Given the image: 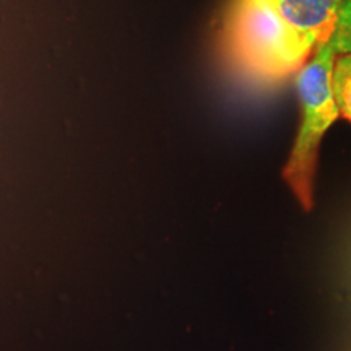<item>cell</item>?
<instances>
[{
	"label": "cell",
	"mask_w": 351,
	"mask_h": 351,
	"mask_svg": "<svg viewBox=\"0 0 351 351\" xmlns=\"http://www.w3.org/2000/svg\"><path fill=\"white\" fill-rule=\"evenodd\" d=\"M223 39L234 67L261 83L298 73L320 44L289 26L269 0H231Z\"/></svg>",
	"instance_id": "6da1fadb"
},
{
	"label": "cell",
	"mask_w": 351,
	"mask_h": 351,
	"mask_svg": "<svg viewBox=\"0 0 351 351\" xmlns=\"http://www.w3.org/2000/svg\"><path fill=\"white\" fill-rule=\"evenodd\" d=\"M335 59L337 52L330 43L319 44L296 77L298 96L301 101V124L283 168V179L307 212L314 207V178L320 142L340 116L332 91V69Z\"/></svg>",
	"instance_id": "7a4b0ae2"
},
{
	"label": "cell",
	"mask_w": 351,
	"mask_h": 351,
	"mask_svg": "<svg viewBox=\"0 0 351 351\" xmlns=\"http://www.w3.org/2000/svg\"><path fill=\"white\" fill-rule=\"evenodd\" d=\"M289 26L322 44L333 32L341 0H269Z\"/></svg>",
	"instance_id": "3957f363"
},
{
	"label": "cell",
	"mask_w": 351,
	"mask_h": 351,
	"mask_svg": "<svg viewBox=\"0 0 351 351\" xmlns=\"http://www.w3.org/2000/svg\"><path fill=\"white\" fill-rule=\"evenodd\" d=\"M332 91L340 116L351 122V52L337 56L333 62Z\"/></svg>",
	"instance_id": "277c9868"
},
{
	"label": "cell",
	"mask_w": 351,
	"mask_h": 351,
	"mask_svg": "<svg viewBox=\"0 0 351 351\" xmlns=\"http://www.w3.org/2000/svg\"><path fill=\"white\" fill-rule=\"evenodd\" d=\"M327 43L332 44L337 56L351 52V0H341L335 26Z\"/></svg>",
	"instance_id": "5b68a950"
}]
</instances>
